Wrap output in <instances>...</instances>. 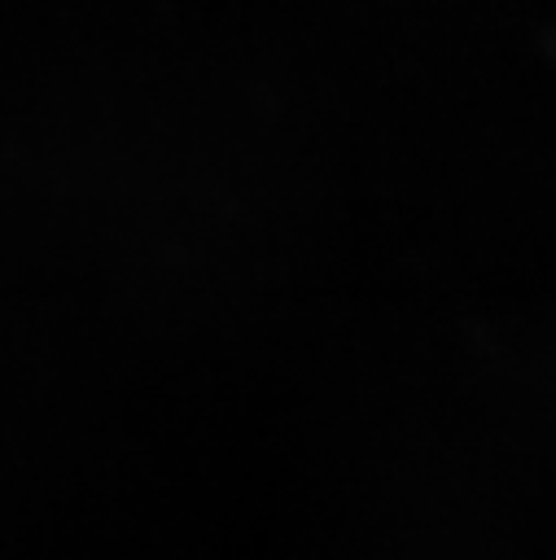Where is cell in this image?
Wrapping results in <instances>:
<instances>
[]
</instances>
